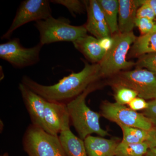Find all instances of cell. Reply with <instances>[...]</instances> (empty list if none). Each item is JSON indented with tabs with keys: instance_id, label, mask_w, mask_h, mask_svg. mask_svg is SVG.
<instances>
[{
	"instance_id": "cell-1",
	"label": "cell",
	"mask_w": 156,
	"mask_h": 156,
	"mask_svg": "<svg viewBox=\"0 0 156 156\" xmlns=\"http://www.w3.org/2000/svg\"><path fill=\"white\" fill-rule=\"evenodd\" d=\"M84 62V67L81 71L72 73L53 85H41L26 76L23 77L21 83L47 101L66 104L101 77L99 63L90 64Z\"/></svg>"
},
{
	"instance_id": "cell-2",
	"label": "cell",
	"mask_w": 156,
	"mask_h": 156,
	"mask_svg": "<svg viewBox=\"0 0 156 156\" xmlns=\"http://www.w3.org/2000/svg\"><path fill=\"white\" fill-rule=\"evenodd\" d=\"M95 89L94 85H91L82 94L66 104L70 121L80 138L83 140L92 134L102 137L109 135L107 131L101 127V115L93 111L86 104L87 95Z\"/></svg>"
},
{
	"instance_id": "cell-3",
	"label": "cell",
	"mask_w": 156,
	"mask_h": 156,
	"mask_svg": "<svg viewBox=\"0 0 156 156\" xmlns=\"http://www.w3.org/2000/svg\"><path fill=\"white\" fill-rule=\"evenodd\" d=\"M34 26L40 34V43L43 46L58 42H74L87 35L84 26L70 24L69 20L63 17H52L39 20Z\"/></svg>"
},
{
	"instance_id": "cell-4",
	"label": "cell",
	"mask_w": 156,
	"mask_h": 156,
	"mask_svg": "<svg viewBox=\"0 0 156 156\" xmlns=\"http://www.w3.org/2000/svg\"><path fill=\"white\" fill-rule=\"evenodd\" d=\"M112 37V47L99 63L101 76H108L119 73L122 70L127 69L135 64L133 62L126 59L130 46L136 40L133 32L127 33L119 32Z\"/></svg>"
},
{
	"instance_id": "cell-5",
	"label": "cell",
	"mask_w": 156,
	"mask_h": 156,
	"mask_svg": "<svg viewBox=\"0 0 156 156\" xmlns=\"http://www.w3.org/2000/svg\"><path fill=\"white\" fill-rule=\"evenodd\" d=\"M23 143L28 156H66L58 136L32 124L26 131Z\"/></svg>"
},
{
	"instance_id": "cell-6",
	"label": "cell",
	"mask_w": 156,
	"mask_h": 156,
	"mask_svg": "<svg viewBox=\"0 0 156 156\" xmlns=\"http://www.w3.org/2000/svg\"><path fill=\"white\" fill-rule=\"evenodd\" d=\"M112 85H119L133 89L138 97L145 100L156 99V76L146 69H136L119 73Z\"/></svg>"
},
{
	"instance_id": "cell-7",
	"label": "cell",
	"mask_w": 156,
	"mask_h": 156,
	"mask_svg": "<svg viewBox=\"0 0 156 156\" xmlns=\"http://www.w3.org/2000/svg\"><path fill=\"white\" fill-rule=\"evenodd\" d=\"M50 2L48 0L23 1L17 9L10 27L1 38H10L14 31L28 23L45 20L52 17Z\"/></svg>"
},
{
	"instance_id": "cell-8",
	"label": "cell",
	"mask_w": 156,
	"mask_h": 156,
	"mask_svg": "<svg viewBox=\"0 0 156 156\" xmlns=\"http://www.w3.org/2000/svg\"><path fill=\"white\" fill-rule=\"evenodd\" d=\"M101 109L103 117L118 126L123 125L147 131L154 128L150 121L142 113L134 111L126 105L105 101L102 103Z\"/></svg>"
},
{
	"instance_id": "cell-9",
	"label": "cell",
	"mask_w": 156,
	"mask_h": 156,
	"mask_svg": "<svg viewBox=\"0 0 156 156\" xmlns=\"http://www.w3.org/2000/svg\"><path fill=\"white\" fill-rule=\"evenodd\" d=\"M43 45L39 43L32 48L23 47L18 38L11 39L0 45V58L16 68H23L36 64L40 61Z\"/></svg>"
},
{
	"instance_id": "cell-10",
	"label": "cell",
	"mask_w": 156,
	"mask_h": 156,
	"mask_svg": "<svg viewBox=\"0 0 156 156\" xmlns=\"http://www.w3.org/2000/svg\"><path fill=\"white\" fill-rule=\"evenodd\" d=\"M70 122L66 104L47 101L44 117L45 131L58 136L62 130L69 127Z\"/></svg>"
},
{
	"instance_id": "cell-11",
	"label": "cell",
	"mask_w": 156,
	"mask_h": 156,
	"mask_svg": "<svg viewBox=\"0 0 156 156\" xmlns=\"http://www.w3.org/2000/svg\"><path fill=\"white\" fill-rule=\"evenodd\" d=\"M19 89L32 125L45 131L44 117L47 100L22 83L19 84Z\"/></svg>"
},
{
	"instance_id": "cell-12",
	"label": "cell",
	"mask_w": 156,
	"mask_h": 156,
	"mask_svg": "<svg viewBox=\"0 0 156 156\" xmlns=\"http://www.w3.org/2000/svg\"><path fill=\"white\" fill-rule=\"evenodd\" d=\"M88 19L84 26L90 33L98 40L110 36V31L103 12L97 0L86 1Z\"/></svg>"
},
{
	"instance_id": "cell-13",
	"label": "cell",
	"mask_w": 156,
	"mask_h": 156,
	"mask_svg": "<svg viewBox=\"0 0 156 156\" xmlns=\"http://www.w3.org/2000/svg\"><path fill=\"white\" fill-rule=\"evenodd\" d=\"M119 28L121 33L132 32L136 13L140 5V0H119Z\"/></svg>"
},
{
	"instance_id": "cell-14",
	"label": "cell",
	"mask_w": 156,
	"mask_h": 156,
	"mask_svg": "<svg viewBox=\"0 0 156 156\" xmlns=\"http://www.w3.org/2000/svg\"><path fill=\"white\" fill-rule=\"evenodd\" d=\"M87 156H115L118 143L115 140L89 135L84 140Z\"/></svg>"
},
{
	"instance_id": "cell-15",
	"label": "cell",
	"mask_w": 156,
	"mask_h": 156,
	"mask_svg": "<svg viewBox=\"0 0 156 156\" xmlns=\"http://www.w3.org/2000/svg\"><path fill=\"white\" fill-rule=\"evenodd\" d=\"M73 43L76 49L93 63H100L107 53L94 37L87 35Z\"/></svg>"
},
{
	"instance_id": "cell-16",
	"label": "cell",
	"mask_w": 156,
	"mask_h": 156,
	"mask_svg": "<svg viewBox=\"0 0 156 156\" xmlns=\"http://www.w3.org/2000/svg\"><path fill=\"white\" fill-rule=\"evenodd\" d=\"M58 137L66 156H87L84 140L76 136L69 127L62 130Z\"/></svg>"
},
{
	"instance_id": "cell-17",
	"label": "cell",
	"mask_w": 156,
	"mask_h": 156,
	"mask_svg": "<svg viewBox=\"0 0 156 156\" xmlns=\"http://www.w3.org/2000/svg\"><path fill=\"white\" fill-rule=\"evenodd\" d=\"M103 12L105 18L111 34H117L119 31L118 16H119V2L118 0H97Z\"/></svg>"
},
{
	"instance_id": "cell-18",
	"label": "cell",
	"mask_w": 156,
	"mask_h": 156,
	"mask_svg": "<svg viewBox=\"0 0 156 156\" xmlns=\"http://www.w3.org/2000/svg\"><path fill=\"white\" fill-rule=\"evenodd\" d=\"M132 50L133 54L136 56L156 53V32L136 38Z\"/></svg>"
},
{
	"instance_id": "cell-19",
	"label": "cell",
	"mask_w": 156,
	"mask_h": 156,
	"mask_svg": "<svg viewBox=\"0 0 156 156\" xmlns=\"http://www.w3.org/2000/svg\"><path fill=\"white\" fill-rule=\"evenodd\" d=\"M149 147L147 143L123 144L120 142L115 151V156H145Z\"/></svg>"
},
{
	"instance_id": "cell-20",
	"label": "cell",
	"mask_w": 156,
	"mask_h": 156,
	"mask_svg": "<svg viewBox=\"0 0 156 156\" xmlns=\"http://www.w3.org/2000/svg\"><path fill=\"white\" fill-rule=\"evenodd\" d=\"M123 133L121 143L123 144L140 143L145 142L147 139L148 131L128 126L119 125Z\"/></svg>"
},
{
	"instance_id": "cell-21",
	"label": "cell",
	"mask_w": 156,
	"mask_h": 156,
	"mask_svg": "<svg viewBox=\"0 0 156 156\" xmlns=\"http://www.w3.org/2000/svg\"><path fill=\"white\" fill-rule=\"evenodd\" d=\"M114 89V98L115 102L122 105H128L135 98L137 97L136 92L133 89L119 85H113Z\"/></svg>"
},
{
	"instance_id": "cell-22",
	"label": "cell",
	"mask_w": 156,
	"mask_h": 156,
	"mask_svg": "<svg viewBox=\"0 0 156 156\" xmlns=\"http://www.w3.org/2000/svg\"><path fill=\"white\" fill-rule=\"evenodd\" d=\"M50 2L64 6L73 16L83 13L85 9H87L86 1L83 2L78 0H54Z\"/></svg>"
},
{
	"instance_id": "cell-23",
	"label": "cell",
	"mask_w": 156,
	"mask_h": 156,
	"mask_svg": "<svg viewBox=\"0 0 156 156\" xmlns=\"http://www.w3.org/2000/svg\"><path fill=\"white\" fill-rule=\"evenodd\" d=\"M136 65L138 68H145L156 76V53L140 56Z\"/></svg>"
},
{
	"instance_id": "cell-24",
	"label": "cell",
	"mask_w": 156,
	"mask_h": 156,
	"mask_svg": "<svg viewBox=\"0 0 156 156\" xmlns=\"http://www.w3.org/2000/svg\"><path fill=\"white\" fill-rule=\"evenodd\" d=\"M156 24L153 20L147 18L136 17L135 20V25L139 29L142 35L152 32Z\"/></svg>"
},
{
	"instance_id": "cell-25",
	"label": "cell",
	"mask_w": 156,
	"mask_h": 156,
	"mask_svg": "<svg viewBox=\"0 0 156 156\" xmlns=\"http://www.w3.org/2000/svg\"><path fill=\"white\" fill-rule=\"evenodd\" d=\"M140 3L141 6L137 10L136 17L137 18H147L154 20L156 16L153 9L147 4L141 3L140 2Z\"/></svg>"
},
{
	"instance_id": "cell-26",
	"label": "cell",
	"mask_w": 156,
	"mask_h": 156,
	"mask_svg": "<svg viewBox=\"0 0 156 156\" xmlns=\"http://www.w3.org/2000/svg\"><path fill=\"white\" fill-rule=\"evenodd\" d=\"M142 113L148 119L154 128H156V99L148 102V107Z\"/></svg>"
},
{
	"instance_id": "cell-27",
	"label": "cell",
	"mask_w": 156,
	"mask_h": 156,
	"mask_svg": "<svg viewBox=\"0 0 156 156\" xmlns=\"http://www.w3.org/2000/svg\"><path fill=\"white\" fill-rule=\"evenodd\" d=\"M128 107L134 111H144L148 107V102L145 99L137 96L133 99L128 104Z\"/></svg>"
},
{
	"instance_id": "cell-28",
	"label": "cell",
	"mask_w": 156,
	"mask_h": 156,
	"mask_svg": "<svg viewBox=\"0 0 156 156\" xmlns=\"http://www.w3.org/2000/svg\"><path fill=\"white\" fill-rule=\"evenodd\" d=\"M98 41L101 47L106 52L111 50L114 44L113 38L110 36L105 37Z\"/></svg>"
},
{
	"instance_id": "cell-29",
	"label": "cell",
	"mask_w": 156,
	"mask_h": 156,
	"mask_svg": "<svg viewBox=\"0 0 156 156\" xmlns=\"http://www.w3.org/2000/svg\"><path fill=\"white\" fill-rule=\"evenodd\" d=\"M146 142L149 148L156 147V128H154L148 131V136Z\"/></svg>"
},
{
	"instance_id": "cell-30",
	"label": "cell",
	"mask_w": 156,
	"mask_h": 156,
	"mask_svg": "<svg viewBox=\"0 0 156 156\" xmlns=\"http://www.w3.org/2000/svg\"><path fill=\"white\" fill-rule=\"evenodd\" d=\"M140 2L141 3H145L150 6L153 9L156 17V0H140ZM153 32H156V24Z\"/></svg>"
},
{
	"instance_id": "cell-31",
	"label": "cell",
	"mask_w": 156,
	"mask_h": 156,
	"mask_svg": "<svg viewBox=\"0 0 156 156\" xmlns=\"http://www.w3.org/2000/svg\"><path fill=\"white\" fill-rule=\"evenodd\" d=\"M145 156H156V147L149 149Z\"/></svg>"
},
{
	"instance_id": "cell-32",
	"label": "cell",
	"mask_w": 156,
	"mask_h": 156,
	"mask_svg": "<svg viewBox=\"0 0 156 156\" xmlns=\"http://www.w3.org/2000/svg\"></svg>"
}]
</instances>
